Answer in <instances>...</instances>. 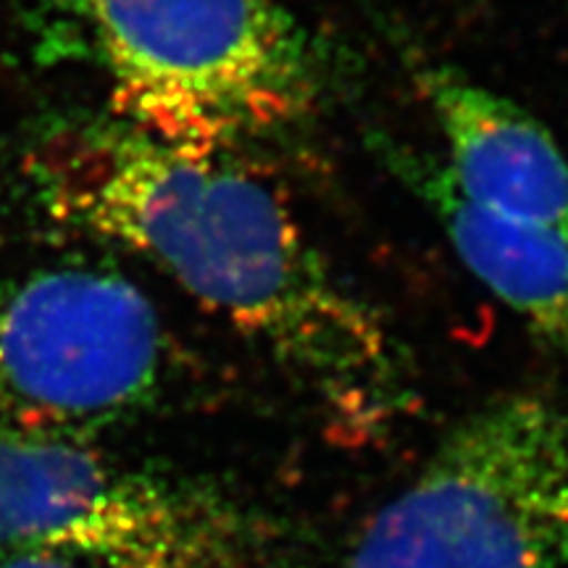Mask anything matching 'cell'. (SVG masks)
I'll list each match as a JSON object with an SVG mask.
<instances>
[{"instance_id": "2", "label": "cell", "mask_w": 568, "mask_h": 568, "mask_svg": "<svg viewBox=\"0 0 568 568\" xmlns=\"http://www.w3.org/2000/svg\"><path fill=\"white\" fill-rule=\"evenodd\" d=\"M42 38L111 82L113 116L232 151L314 113L324 55L280 0H34Z\"/></svg>"}, {"instance_id": "8", "label": "cell", "mask_w": 568, "mask_h": 568, "mask_svg": "<svg viewBox=\"0 0 568 568\" xmlns=\"http://www.w3.org/2000/svg\"><path fill=\"white\" fill-rule=\"evenodd\" d=\"M0 568H88L77 560H69L55 552H42V550H19V552H6L0 556Z\"/></svg>"}, {"instance_id": "7", "label": "cell", "mask_w": 568, "mask_h": 568, "mask_svg": "<svg viewBox=\"0 0 568 568\" xmlns=\"http://www.w3.org/2000/svg\"><path fill=\"white\" fill-rule=\"evenodd\" d=\"M374 148L443 222L468 272L550 347L568 353V230L524 222L466 197L445 163L389 138Z\"/></svg>"}, {"instance_id": "4", "label": "cell", "mask_w": 568, "mask_h": 568, "mask_svg": "<svg viewBox=\"0 0 568 568\" xmlns=\"http://www.w3.org/2000/svg\"><path fill=\"white\" fill-rule=\"evenodd\" d=\"M19 550L88 568H255L261 531L209 485L74 437L0 432V556Z\"/></svg>"}, {"instance_id": "6", "label": "cell", "mask_w": 568, "mask_h": 568, "mask_svg": "<svg viewBox=\"0 0 568 568\" xmlns=\"http://www.w3.org/2000/svg\"><path fill=\"white\" fill-rule=\"evenodd\" d=\"M414 80L445 138V169L474 203L568 230V159L548 126L500 92L445 63Z\"/></svg>"}, {"instance_id": "1", "label": "cell", "mask_w": 568, "mask_h": 568, "mask_svg": "<svg viewBox=\"0 0 568 568\" xmlns=\"http://www.w3.org/2000/svg\"><path fill=\"white\" fill-rule=\"evenodd\" d=\"M27 174L53 222L145 255L335 416L379 426L406 410V358L385 318L230 151L176 145L119 116L77 119L42 134Z\"/></svg>"}, {"instance_id": "3", "label": "cell", "mask_w": 568, "mask_h": 568, "mask_svg": "<svg viewBox=\"0 0 568 568\" xmlns=\"http://www.w3.org/2000/svg\"><path fill=\"white\" fill-rule=\"evenodd\" d=\"M345 568H568V403L521 393L466 416Z\"/></svg>"}, {"instance_id": "5", "label": "cell", "mask_w": 568, "mask_h": 568, "mask_svg": "<svg viewBox=\"0 0 568 568\" xmlns=\"http://www.w3.org/2000/svg\"><path fill=\"white\" fill-rule=\"evenodd\" d=\"M166 339L138 284L103 266L0 280V432L74 437L161 395Z\"/></svg>"}]
</instances>
